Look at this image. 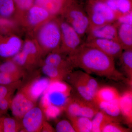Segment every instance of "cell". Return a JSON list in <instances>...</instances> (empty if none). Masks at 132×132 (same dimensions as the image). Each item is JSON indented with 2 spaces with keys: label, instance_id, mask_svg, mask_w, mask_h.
Returning <instances> with one entry per match:
<instances>
[{
  "label": "cell",
  "instance_id": "cell-1",
  "mask_svg": "<svg viewBox=\"0 0 132 132\" xmlns=\"http://www.w3.org/2000/svg\"><path fill=\"white\" fill-rule=\"evenodd\" d=\"M68 57L74 68L81 69L90 74L115 81L124 79L123 75L116 68L114 59L85 43Z\"/></svg>",
  "mask_w": 132,
  "mask_h": 132
},
{
  "label": "cell",
  "instance_id": "cell-2",
  "mask_svg": "<svg viewBox=\"0 0 132 132\" xmlns=\"http://www.w3.org/2000/svg\"><path fill=\"white\" fill-rule=\"evenodd\" d=\"M60 15L81 38L87 35L90 23L84 3L77 0H68Z\"/></svg>",
  "mask_w": 132,
  "mask_h": 132
},
{
  "label": "cell",
  "instance_id": "cell-3",
  "mask_svg": "<svg viewBox=\"0 0 132 132\" xmlns=\"http://www.w3.org/2000/svg\"><path fill=\"white\" fill-rule=\"evenodd\" d=\"M37 39L43 54H48L59 50L61 45V34L57 17L43 23L38 30Z\"/></svg>",
  "mask_w": 132,
  "mask_h": 132
},
{
  "label": "cell",
  "instance_id": "cell-4",
  "mask_svg": "<svg viewBox=\"0 0 132 132\" xmlns=\"http://www.w3.org/2000/svg\"><path fill=\"white\" fill-rule=\"evenodd\" d=\"M65 80L71 84L80 97L88 101H93L94 96L100 87L97 81L84 71H73Z\"/></svg>",
  "mask_w": 132,
  "mask_h": 132
},
{
  "label": "cell",
  "instance_id": "cell-5",
  "mask_svg": "<svg viewBox=\"0 0 132 132\" xmlns=\"http://www.w3.org/2000/svg\"><path fill=\"white\" fill-rule=\"evenodd\" d=\"M84 6L89 19L90 27L113 23L118 19L115 13L102 0H86Z\"/></svg>",
  "mask_w": 132,
  "mask_h": 132
},
{
  "label": "cell",
  "instance_id": "cell-6",
  "mask_svg": "<svg viewBox=\"0 0 132 132\" xmlns=\"http://www.w3.org/2000/svg\"><path fill=\"white\" fill-rule=\"evenodd\" d=\"M57 19L61 34V45L57 51L68 56L75 52L84 42L79 35L63 18Z\"/></svg>",
  "mask_w": 132,
  "mask_h": 132
},
{
  "label": "cell",
  "instance_id": "cell-7",
  "mask_svg": "<svg viewBox=\"0 0 132 132\" xmlns=\"http://www.w3.org/2000/svg\"><path fill=\"white\" fill-rule=\"evenodd\" d=\"M63 81L51 80L44 94L46 96L51 105L64 109L69 98L72 88Z\"/></svg>",
  "mask_w": 132,
  "mask_h": 132
},
{
  "label": "cell",
  "instance_id": "cell-8",
  "mask_svg": "<svg viewBox=\"0 0 132 132\" xmlns=\"http://www.w3.org/2000/svg\"><path fill=\"white\" fill-rule=\"evenodd\" d=\"M45 114L40 108L35 106L28 111L22 118L20 132L41 131L45 120Z\"/></svg>",
  "mask_w": 132,
  "mask_h": 132
},
{
  "label": "cell",
  "instance_id": "cell-9",
  "mask_svg": "<svg viewBox=\"0 0 132 132\" xmlns=\"http://www.w3.org/2000/svg\"><path fill=\"white\" fill-rule=\"evenodd\" d=\"M19 90L12 98L10 109L13 117L21 121L28 111L36 106V102L31 100L21 88H19Z\"/></svg>",
  "mask_w": 132,
  "mask_h": 132
},
{
  "label": "cell",
  "instance_id": "cell-10",
  "mask_svg": "<svg viewBox=\"0 0 132 132\" xmlns=\"http://www.w3.org/2000/svg\"><path fill=\"white\" fill-rule=\"evenodd\" d=\"M85 44L98 48L113 59L119 58L123 51L119 43L113 40L93 39L86 40Z\"/></svg>",
  "mask_w": 132,
  "mask_h": 132
},
{
  "label": "cell",
  "instance_id": "cell-11",
  "mask_svg": "<svg viewBox=\"0 0 132 132\" xmlns=\"http://www.w3.org/2000/svg\"><path fill=\"white\" fill-rule=\"evenodd\" d=\"M21 39L16 36L6 37L0 35V57L9 59L21 51L22 47Z\"/></svg>",
  "mask_w": 132,
  "mask_h": 132
},
{
  "label": "cell",
  "instance_id": "cell-12",
  "mask_svg": "<svg viewBox=\"0 0 132 132\" xmlns=\"http://www.w3.org/2000/svg\"><path fill=\"white\" fill-rule=\"evenodd\" d=\"M51 81V80L48 78H37L25 85L22 83L20 88L31 100L36 102L39 97L47 90Z\"/></svg>",
  "mask_w": 132,
  "mask_h": 132
},
{
  "label": "cell",
  "instance_id": "cell-13",
  "mask_svg": "<svg viewBox=\"0 0 132 132\" xmlns=\"http://www.w3.org/2000/svg\"><path fill=\"white\" fill-rule=\"evenodd\" d=\"M87 35L86 40L104 39L118 41V26L114 22L99 27H90Z\"/></svg>",
  "mask_w": 132,
  "mask_h": 132
},
{
  "label": "cell",
  "instance_id": "cell-14",
  "mask_svg": "<svg viewBox=\"0 0 132 132\" xmlns=\"http://www.w3.org/2000/svg\"><path fill=\"white\" fill-rule=\"evenodd\" d=\"M43 64L54 66L70 72H72L75 68L68 56L57 51L48 54Z\"/></svg>",
  "mask_w": 132,
  "mask_h": 132
},
{
  "label": "cell",
  "instance_id": "cell-15",
  "mask_svg": "<svg viewBox=\"0 0 132 132\" xmlns=\"http://www.w3.org/2000/svg\"><path fill=\"white\" fill-rule=\"evenodd\" d=\"M27 20L29 24L35 27L54 18L43 8L34 5L27 10Z\"/></svg>",
  "mask_w": 132,
  "mask_h": 132
},
{
  "label": "cell",
  "instance_id": "cell-16",
  "mask_svg": "<svg viewBox=\"0 0 132 132\" xmlns=\"http://www.w3.org/2000/svg\"><path fill=\"white\" fill-rule=\"evenodd\" d=\"M120 96L118 90L114 87L109 86L100 87L95 93L92 102L98 107L102 102L119 100Z\"/></svg>",
  "mask_w": 132,
  "mask_h": 132
},
{
  "label": "cell",
  "instance_id": "cell-17",
  "mask_svg": "<svg viewBox=\"0 0 132 132\" xmlns=\"http://www.w3.org/2000/svg\"><path fill=\"white\" fill-rule=\"evenodd\" d=\"M68 0H35L34 5L46 10L54 17L60 15Z\"/></svg>",
  "mask_w": 132,
  "mask_h": 132
},
{
  "label": "cell",
  "instance_id": "cell-18",
  "mask_svg": "<svg viewBox=\"0 0 132 132\" xmlns=\"http://www.w3.org/2000/svg\"><path fill=\"white\" fill-rule=\"evenodd\" d=\"M117 26L118 41L123 50L132 49V24H121Z\"/></svg>",
  "mask_w": 132,
  "mask_h": 132
},
{
  "label": "cell",
  "instance_id": "cell-19",
  "mask_svg": "<svg viewBox=\"0 0 132 132\" xmlns=\"http://www.w3.org/2000/svg\"><path fill=\"white\" fill-rule=\"evenodd\" d=\"M102 1L115 13L118 18L124 15L132 12V0Z\"/></svg>",
  "mask_w": 132,
  "mask_h": 132
},
{
  "label": "cell",
  "instance_id": "cell-20",
  "mask_svg": "<svg viewBox=\"0 0 132 132\" xmlns=\"http://www.w3.org/2000/svg\"><path fill=\"white\" fill-rule=\"evenodd\" d=\"M120 113L128 124L131 125L132 120V92L127 90L120 95L119 99Z\"/></svg>",
  "mask_w": 132,
  "mask_h": 132
},
{
  "label": "cell",
  "instance_id": "cell-21",
  "mask_svg": "<svg viewBox=\"0 0 132 132\" xmlns=\"http://www.w3.org/2000/svg\"><path fill=\"white\" fill-rule=\"evenodd\" d=\"M92 120V132H102L106 125L113 122H119L117 117L109 115L104 111L100 110L94 116Z\"/></svg>",
  "mask_w": 132,
  "mask_h": 132
},
{
  "label": "cell",
  "instance_id": "cell-22",
  "mask_svg": "<svg viewBox=\"0 0 132 132\" xmlns=\"http://www.w3.org/2000/svg\"><path fill=\"white\" fill-rule=\"evenodd\" d=\"M43 73L47 76L51 80L63 81L71 72L56 67L43 64Z\"/></svg>",
  "mask_w": 132,
  "mask_h": 132
},
{
  "label": "cell",
  "instance_id": "cell-23",
  "mask_svg": "<svg viewBox=\"0 0 132 132\" xmlns=\"http://www.w3.org/2000/svg\"><path fill=\"white\" fill-rule=\"evenodd\" d=\"M68 117L75 132H92V123L91 119L81 116Z\"/></svg>",
  "mask_w": 132,
  "mask_h": 132
},
{
  "label": "cell",
  "instance_id": "cell-24",
  "mask_svg": "<svg viewBox=\"0 0 132 132\" xmlns=\"http://www.w3.org/2000/svg\"><path fill=\"white\" fill-rule=\"evenodd\" d=\"M0 72L16 76L21 78L27 76L26 71L11 60H7L0 64Z\"/></svg>",
  "mask_w": 132,
  "mask_h": 132
},
{
  "label": "cell",
  "instance_id": "cell-25",
  "mask_svg": "<svg viewBox=\"0 0 132 132\" xmlns=\"http://www.w3.org/2000/svg\"><path fill=\"white\" fill-rule=\"evenodd\" d=\"M123 71L130 81L132 79V49L123 50L119 57Z\"/></svg>",
  "mask_w": 132,
  "mask_h": 132
},
{
  "label": "cell",
  "instance_id": "cell-26",
  "mask_svg": "<svg viewBox=\"0 0 132 132\" xmlns=\"http://www.w3.org/2000/svg\"><path fill=\"white\" fill-rule=\"evenodd\" d=\"M21 49L27 54L34 65L36 64L40 57L42 52L34 43L31 40L26 41L22 45Z\"/></svg>",
  "mask_w": 132,
  "mask_h": 132
},
{
  "label": "cell",
  "instance_id": "cell-27",
  "mask_svg": "<svg viewBox=\"0 0 132 132\" xmlns=\"http://www.w3.org/2000/svg\"><path fill=\"white\" fill-rule=\"evenodd\" d=\"M3 132H20L22 127L21 121L14 117H6L3 118Z\"/></svg>",
  "mask_w": 132,
  "mask_h": 132
},
{
  "label": "cell",
  "instance_id": "cell-28",
  "mask_svg": "<svg viewBox=\"0 0 132 132\" xmlns=\"http://www.w3.org/2000/svg\"><path fill=\"white\" fill-rule=\"evenodd\" d=\"M98 107L100 110L113 117H118L121 113L119 100L102 102Z\"/></svg>",
  "mask_w": 132,
  "mask_h": 132
},
{
  "label": "cell",
  "instance_id": "cell-29",
  "mask_svg": "<svg viewBox=\"0 0 132 132\" xmlns=\"http://www.w3.org/2000/svg\"><path fill=\"white\" fill-rule=\"evenodd\" d=\"M15 8L13 0H0V16L9 18L14 12Z\"/></svg>",
  "mask_w": 132,
  "mask_h": 132
},
{
  "label": "cell",
  "instance_id": "cell-30",
  "mask_svg": "<svg viewBox=\"0 0 132 132\" xmlns=\"http://www.w3.org/2000/svg\"><path fill=\"white\" fill-rule=\"evenodd\" d=\"M22 83L21 80L7 85H0V103L3 99L8 95L13 94L16 89H19Z\"/></svg>",
  "mask_w": 132,
  "mask_h": 132
},
{
  "label": "cell",
  "instance_id": "cell-31",
  "mask_svg": "<svg viewBox=\"0 0 132 132\" xmlns=\"http://www.w3.org/2000/svg\"><path fill=\"white\" fill-rule=\"evenodd\" d=\"M21 79L16 76L0 72V85H10L20 80Z\"/></svg>",
  "mask_w": 132,
  "mask_h": 132
},
{
  "label": "cell",
  "instance_id": "cell-32",
  "mask_svg": "<svg viewBox=\"0 0 132 132\" xmlns=\"http://www.w3.org/2000/svg\"><path fill=\"white\" fill-rule=\"evenodd\" d=\"M130 129L122 126L119 122H113L106 125L104 128L102 132H128Z\"/></svg>",
  "mask_w": 132,
  "mask_h": 132
},
{
  "label": "cell",
  "instance_id": "cell-33",
  "mask_svg": "<svg viewBox=\"0 0 132 132\" xmlns=\"http://www.w3.org/2000/svg\"><path fill=\"white\" fill-rule=\"evenodd\" d=\"M55 131L57 132H76L71 122L66 120L60 121L57 123Z\"/></svg>",
  "mask_w": 132,
  "mask_h": 132
},
{
  "label": "cell",
  "instance_id": "cell-34",
  "mask_svg": "<svg viewBox=\"0 0 132 132\" xmlns=\"http://www.w3.org/2000/svg\"><path fill=\"white\" fill-rule=\"evenodd\" d=\"M63 109V108L60 107L50 105L43 109L44 110H43V111L45 115L47 118L49 119H54L56 118L60 114Z\"/></svg>",
  "mask_w": 132,
  "mask_h": 132
},
{
  "label": "cell",
  "instance_id": "cell-35",
  "mask_svg": "<svg viewBox=\"0 0 132 132\" xmlns=\"http://www.w3.org/2000/svg\"><path fill=\"white\" fill-rule=\"evenodd\" d=\"M13 94L8 95L4 98L2 99L0 103V115H4L9 108H10V105L12 98Z\"/></svg>",
  "mask_w": 132,
  "mask_h": 132
},
{
  "label": "cell",
  "instance_id": "cell-36",
  "mask_svg": "<svg viewBox=\"0 0 132 132\" xmlns=\"http://www.w3.org/2000/svg\"><path fill=\"white\" fill-rule=\"evenodd\" d=\"M15 7L21 11H27L34 5L35 0H13Z\"/></svg>",
  "mask_w": 132,
  "mask_h": 132
},
{
  "label": "cell",
  "instance_id": "cell-37",
  "mask_svg": "<svg viewBox=\"0 0 132 132\" xmlns=\"http://www.w3.org/2000/svg\"><path fill=\"white\" fill-rule=\"evenodd\" d=\"M12 27V22L8 18L0 16V35H5Z\"/></svg>",
  "mask_w": 132,
  "mask_h": 132
},
{
  "label": "cell",
  "instance_id": "cell-38",
  "mask_svg": "<svg viewBox=\"0 0 132 132\" xmlns=\"http://www.w3.org/2000/svg\"><path fill=\"white\" fill-rule=\"evenodd\" d=\"M115 22L117 25L121 24H132V12L120 16Z\"/></svg>",
  "mask_w": 132,
  "mask_h": 132
},
{
  "label": "cell",
  "instance_id": "cell-39",
  "mask_svg": "<svg viewBox=\"0 0 132 132\" xmlns=\"http://www.w3.org/2000/svg\"><path fill=\"white\" fill-rule=\"evenodd\" d=\"M54 130L52 127L50 126L46 121H44L43 126L42 129L41 131L42 132H53L55 131Z\"/></svg>",
  "mask_w": 132,
  "mask_h": 132
},
{
  "label": "cell",
  "instance_id": "cell-40",
  "mask_svg": "<svg viewBox=\"0 0 132 132\" xmlns=\"http://www.w3.org/2000/svg\"><path fill=\"white\" fill-rule=\"evenodd\" d=\"M4 116L0 115V132H3V118Z\"/></svg>",
  "mask_w": 132,
  "mask_h": 132
},
{
  "label": "cell",
  "instance_id": "cell-41",
  "mask_svg": "<svg viewBox=\"0 0 132 132\" xmlns=\"http://www.w3.org/2000/svg\"><path fill=\"white\" fill-rule=\"evenodd\" d=\"M77 1H79L80 2H82V3H84L86 0H77Z\"/></svg>",
  "mask_w": 132,
  "mask_h": 132
}]
</instances>
